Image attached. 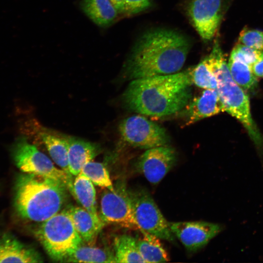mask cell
I'll list each match as a JSON object with an SVG mask.
<instances>
[{
	"mask_svg": "<svg viewBox=\"0 0 263 263\" xmlns=\"http://www.w3.org/2000/svg\"><path fill=\"white\" fill-rule=\"evenodd\" d=\"M190 48L188 38L176 31L149 30L133 47L124 65V75L133 80L179 72Z\"/></svg>",
	"mask_w": 263,
	"mask_h": 263,
	"instance_id": "1",
	"label": "cell"
},
{
	"mask_svg": "<svg viewBox=\"0 0 263 263\" xmlns=\"http://www.w3.org/2000/svg\"><path fill=\"white\" fill-rule=\"evenodd\" d=\"M192 69L132 80L123 94L125 106L138 113L157 117L181 111L191 98Z\"/></svg>",
	"mask_w": 263,
	"mask_h": 263,
	"instance_id": "2",
	"label": "cell"
},
{
	"mask_svg": "<svg viewBox=\"0 0 263 263\" xmlns=\"http://www.w3.org/2000/svg\"><path fill=\"white\" fill-rule=\"evenodd\" d=\"M68 191L59 181L22 172L14 182V208L21 219L41 223L61 210L67 201Z\"/></svg>",
	"mask_w": 263,
	"mask_h": 263,
	"instance_id": "3",
	"label": "cell"
},
{
	"mask_svg": "<svg viewBox=\"0 0 263 263\" xmlns=\"http://www.w3.org/2000/svg\"><path fill=\"white\" fill-rule=\"evenodd\" d=\"M205 58L216 77V90L224 111L238 119L246 129L251 138L256 144H260L262 138L251 117L249 98L232 78L217 40H215L210 54Z\"/></svg>",
	"mask_w": 263,
	"mask_h": 263,
	"instance_id": "4",
	"label": "cell"
},
{
	"mask_svg": "<svg viewBox=\"0 0 263 263\" xmlns=\"http://www.w3.org/2000/svg\"><path fill=\"white\" fill-rule=\"evenodd\" d=\"M35 233L50 257L61 262L83 242L65 209L41 222Z\"/></svg>",
	"mask_w": 263,
	"mask_h": 263,
	"instance_id": "5",
	"label": "cell"
},
{
	"mask_svg": "<svg viewBox=\"0 0 263 263\" xmlns=\"http://www.w3.org/2000/svg\"><path fill=\"white\" fill-rule=\"evenodd\" d=\"M17 167L21 172L54 179L63 183L71 192L73 175L56 167L51 160L38 148L29 143L25 137L18 138L11 149Z\"/></svg>",
	"mask_w": 263,
	"mask_h": 263,
	"instance_id": "6",
	"label": "cell"
},
{
	"mask_svg": "<svg viewBox=\"0 0 263 263\" xmlns=\"http://www.w3.org/2000/svg\"><path fill=\"white\" fill-rule=\"evenodd\" d=\"M134 219L139 228L160 239L174 243L175 237L150 193L138 188L128 190Z\"/></svg>",
	"mask_w": 263,
	"mask_h": 263,
	"instance_id": "7",
	"label": "cell"
},
{
	"mask_svg": "<svg viewBox=\"0 0 263 263\" xmlns=\"http://www.w3.org/2000/svg\"><path fill=\"white\" fill-rule=\"evenodd\" d=\"M119 130L122 139L132 146L148 150L165 146L169 141L164 128L140 115L124 119Z\"/></svg>",
	"mask_w": 263,
	"mask_h": 263,
	"instance_id": "8",
	"label": "cell"
},
{
	"mask_svg": "<svg viewBox=\"0 0 263 263\" xmlns=\"http://www.w3.org/2000/svg\"><path fill=\"white\" fill-rule=\"evenodd\" d=\"M100 217L105 223L139 230L134 219L128 190L123 186L110 190L106 189L100 200Z\"/></svg>",
	"mask_w": 263,
	"mask_h": 263,
	"instance_id": "9",
	"label": "cell"
},
{
	"mask_svg": "<svg viewBox=\"0 0 263 263\" xmlns=\"http://www.w3.org/2000/svg\"><path fill=\"white\" fill-rule=\"evenodd\" d=\"M186 11L201 38L206 41L215 36L224 11V0H188Z\"/></svg>",
	"mask_w": 263,
	"mask_h": 263,
	"instance_id": "10",
	"label": "cell"
},
{
	"mask_svg": "<svg viewBox=\"0 0 263 263\" xmlns=\"http://www.w3.org/2000/svg\"><path fill=\"white\" fill-rule=\"evenodd\" d=\"M170 229L189 252L205 247L222 230V226L206 221L169 222Z\"/></svg>",
	"mask_w": 263,
	"mask_h": 263,
	"instance_id": "11",
	"label": "cell"
},
{
	"mask_svg": "<svg viewBox=\"0 0 263 263\" xmlns=\"http://www.w3.org/2000/svg\"><path fill=\"white\" fill-rule=\"evenodd\" d=\"M176 161L175 150L162 146L147 150L138 158L137 167L150 183L156 185L170 170Z\"/></svg>",
	"mask_w": 263,
	"mask_h": 263,
	"instance_id": "12",
	"label": "cell"
},
{
	"mask_svg": "<svg viewBox=\"0 0 263 263\" xmlns=\"http://www.w3.org/2000/svg\"><path fill=\"white\" fill-rule=\"evenodd\" d=\"M187 125L217 114L224 111L215 89H205L201 94L190 100L184 108Z\"/></svg>",
	"mask_w": 263,
	"mask_h": 263,
	"instance_id": "13",
	"label": "cell"
},
{
	"mask_svg": "<svg viewBox=\"0 0 263 263\" xmlns=\"http://www.w3.org/2000/svg\"><path fill=\"white\" fill-rule=\"evenodd\" d=\"M42 259L35 249L9 232L0 235V263H41Z\"/></svg>",
	"mask_w": 263,
	"mask_h": 263,
	"instance_id": "14",
	"label": "cell"
},
{
	"mask_svg": "<svg viewBox=\"0 0 263 263\" xmlns=\"http://www.w3.org/2000/svg\"><path fill=\"white\" fill-rule=\"evenodd\" d=\"M67 140L69 171L75 176L86 163L99 154L101 149L96 143L75 137L67 136Z\"/></svg>",
	"mask_w": 263,
	"mask_h": 263,
	"instance_id": "15",
	"label": "cell"
},
{
	"mask_svg": "<svg viewBox=\"0 0 263 263\" xmlns=\"http://www.w3.org/2000/svg\"><path fill=\"white\" fill-rule=\"evenodd\" d=\"M83 242H94L105 223L83 207L70 206L65 209Z\"/></svg>",
	"mask_w": 263,
	"mask_h": 263,
	"instance_id": "16",
	"label": "cell"
},
{
	"mask_svg": "<svg viewBox=\"0 0 263 263\" xmlns=\"http://www.w3.org/2000/svg\"><path fill=\"white\" fill-rule=\"evenodd\" d=\"M81 7L94 22L102 27L111 25L119 13L111 0H83Z\"/></svg>",
	"mask_w": 263,
	"mask_h": 263,
	"instance_id": "17",
	"label": "cell"
},
{
	"mask_svg": "<svg viewBox=\"0 0 263 263\" xmlns=\"http://www.w3.org/2000/svg\"><path fill=\"white\" fill-rule=\"evenodd\" d=\"M39 135L54 162L67 173L72 175L69 169L67 136L48 131H41Z\"/></svg>",
	"mask_w": 263,
	"mask_h": 263,
	"instance_id": "18",
	"label": "cell"
},
{
	"mask_svg": "<svg viewBox=\"0 0 263 263\" xmlns=\"http://www.w3.org/2000/svg\"><path fill=\"white\" fill-rule=\"evenodd\" d=\"M71 193L82 207L95 217L100 218L97 211L94 184L81 172L75 176Z\"/></svg>",
	"mask_w": 263,
	"mask_h": 263,
	"instance_id": "19",
	"label": "cell"
},
{
	"mask_svg": "<svg viewBox=\"0 0 263 263\" xmlns=\"http://www.w3.org/2000/svg\"><path fill=\"white\" fill-rule=\"evenodd\" d=\"M136 238L139 253L145 263H163L169 260L159 238L142 229Z\"/></svg>",
	"mask_w": 263,
	"mask_h": 263,
	"instance_id": "20",
	"label": "cell"
},
{
	"mask_svg": "<svg viewBox=\"0 0 263 263\" xmlns=\"http://www.w3.org/2000/svg\"><path fill=\"white\" fill-rule=\"evenodd\" d=\"M63 262L115 263V261L114 254L108 250L82 244Z\"/></svg>",
	"mask_w": 263,
	"mask_h": 263,
	"instance_id": "21",
	"label": "cell"
},
{
	"mask_svg": "<svg viewBox=\"0 0 263 263\" xmlns=\"http://www.w3.org/2000/svg\"><path fill=\"white\" fill-rule=\"evenodd\" d=\"M115 263H145L138 250L136 238L123 234L114 240Z\"/></svg>",
	"mask_w": 263,
	"mask_h": 263,
	"instance_id": "22",
	"label": "cell"
},
{
	"mask_svg": "<svg viewBox=\"0 0 263 263\" xmlns=\"http://www.w3.org/2000/svg\"><path fill=\"white\" fill-rule=\"evenodd\" d=\"M228 66L232 78L243 90H247L254 87L257 77L253 74L251 66L230 58Z\"/></svg>",
	"mask_w": 263,
	"mask_h": 263,
	"instance_id": "23",
	"label": "cell"
},
{
	"mask_svg": "<svg viewBox=\"0 0 263 263\" xmlns=\"http://www.w3.org/2000/svg\"><path fill=\"white\" fill-rule=\"evenodd\" d=\"M81 172L88 177L94 185L113 190L109 171L101 163L91 161L82 168Z\"/></svg>",
	"mask_w": 263,
	"mask_h": 263,
	"instance_id": "24",
	"label": "cell"
},
{
	"mask_svg": "<svg viewBox=\"0 0 263 263\" xmlns=\"http://www.w3.org/2000/svg\"><path fill=\"white\" fill-rule=\"evenodd\" d=\"M191 76L193 83L197 86L205 89L216 90V77L205 58L192 69Z\"/></svg>",
	"mask_w": 263,
	"mask_h": 263,
	"instance_id": "25",
	"label": "cell"
},
{
	"mask_svg": "<svg viewBox=\"0 0 263 263\" xmlns=\"http://www.w3.org/2000/svg\"><path fill=\"white\" fill-rule=\"evenodd\" d=\"M230 59L244 62L250 66L263 59V51L238 43L232 50Z\"/></svg>",
	"mask_w": 263,
	"mask_h": 263,
	"instance_id": "26",
	"label": "cell"
},
{
	"mask_svg": "<svg viewBox=\"0 0 263 263\" xmlns=\"http://www.w3.org/2000/svg\"><path fill=\"white\" fill-rule=\"evenodd\" d=\"M239 43L250 48L263 51V32L244 28L240 33Z\"/></svg>",
	"mask_w": 263,
	"mask_h": 263,
	"instance_id": "27",
	"label": "cell"
},
{
	"mask_svg": "<svg viewBox=\"0 0 263 263\" xmlns=\"http://www.w3.org/2000/svg\"><path fill=\"white\" fill-rule=\"evenodd\" d=\"M151 0H124V14L132 15L139 13L151 5Z\"/></svg>",
	"mask_w": 263,
	"mask_h": 263,
	"instance_id": "28",
	"label": "cell"
},
{
	"mask_svg": "<svg viewBox=\"0 0 263 263\" xmlns=\"http://www.w3.org/2000/svg\"><path fill=\"white\" fill-rule=\"evenodd\" d=\"M251 69L256 77H263V59L254 63Z\"/></svg>",
	"mask_w": 263,
	"mask_h": 263,
	"instance_id": "29",
	"label": "cell"
},
{
	"mask_svg": "<svg viewBox=\"0 0 263 263\" xmlns=\"http://www.w3.org/2000/svg\"><path fill=\"white\" fill-rule=\"evenodd\" d=\"M119 13L124 14V0H111Z\"/></svg>",
	"mask_w": 263,
	"mask_h": 263,
	"instance_id": "30",
	"label": "cell"
}]
</instances>
